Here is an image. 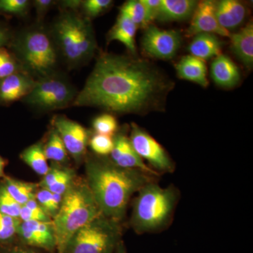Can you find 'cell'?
<instances>
[{
    "label": "cell",
    "mask_w": 253,
    "mask_h": 253,
    "mask_svg": "<svg viewBox=\"0 0 253 253\" xmlns=\"http://www.w3.org/2000/svg\"><path fill=\"white\" fill-rule=\"evenodd\" d=\"M174 83L156 66L132 56L101 53L73 103L117 114L165 110Z\"/></svg>",
    "instance_id": "cell-1"
},
{
    "label": "cell",
    "mask_w": 253,
    "mask_h": 253,
    "mask_svg": "<svg viewBox=\"0 0 253 253\" xmlns=\"http://www.w3.org/2000/svg\"><path fill=\"white\" fill-rule=\"evenodd\" d=\"M86 174V184L103 215L116 221L124 215L131 195L148 182L145 173L101 158L87 160Z\"/></svg>",
    "instance_id": "cell-2"
},
{
    "label": "cell",
    "mask_w": 253,
    "mask_h": 253,
    "mask_svg": "<svg viewBox=\"0 0 253 253\" xmlns=\"http://www.w3.org/2000/svg\"><path fill=\"white\" fill-rule=\"evenodd\" d=\"M215 1L205 0L198 3L192 15L190 26L186 31V36H195L200 33H210L229 37L230 33L221 28L218 23L214 11Z\"/></svg>",
    "instance_id": "cell-12"
},
{
    "label": "cell",
    "mask_w": 253,
    "mask_h": 253,
    "mask_svg": "<svg viewBox=\"0 0 253 253\" xmlns=\"http://www.w3.org/2000/svg\"><path fill=\"white\" fill-rule=\"evenodd\" d=\"M83 1L81 0H63L59 1L61 9L66 11H78L81 9Z\"/></svg>",
    "instance_id": "cell-40"
},
{
    "label": "cell",
    "mask_w": 253,
    "mask_h": 253,
    "mask_svg": "<svg viewBox=\"0 0 253 253\" xmlns=\"http://www.w3.org/2000/svg\"><path fill=\"white\" fill-rule=\"evenodd\" d=\"M21 158L23 162L40 175L44 176L49 172V166L42 141L36 143L23 150L21 154Z\"/></svg>",
    "instance_id": "cell-24"
},
{
    "label": "cell",
    "mask_w": 253,
    "mask_h": 253,
    "mask_svg": "<svg viewBox=\"0 0 253 253\" xmlns=\"http://www.w3.org/2000/svg\"><path fill=\"white\" fill-rule=\"evenodd\" d=\"M9 49L36 81L56 73L59 54L49 31L41 24L14 33Z\"/></svg>",
    "instance_id": "cell-5"
},
{
    "label": "cell",
    "mask_w": 253,
    "mask_h": 253,
    "mask_svg": "<svg viewBox=\"0 0 253 253\" xmlns=\"http://www.w3.org/2000/svg\"><path fill=\"white\" fill-rule=\"evenodd\" d=\"M211 76L214 83L221 87H234L239 84L241 73L238 66L230 58L220 54L211 66Z\"/></svg>",
    "instance_id": "cell-17"
},
{
    "label": "cell",
    "mask_w": 253,
    "mask_h": 253,
    "mask_svg": "<svg viewBox=\"0 0 253 253\" xmlns=\"http://www.w3.org/2000/svg\"><path fill=\"white\" fill-rule=\"evenodd\" d=\"M8 253H36L34 252V251H32V250L28 249H23V248H21V249H16L13 250V251H10V252Z\"/></svg>",
    "instance_id": "cell-41"
},
{
    "label": "cell",
    "mask_w": 253,
    "mask_h": 253,
    "mask_svg": "<svg viewBox=\"0 0 253 253\" xmlns=\"http://www.w3.org/2000/svg\"><path fill=\"white\" fill-rule=\"evenodd\" d=\"M53 127L59 133L68 154L80 162L86 154L89 133L80 123L59 115L51 120Z\"/></svg>",
    "instance_id": "cell-11"
},
{
    "label": "cell",
    "mask_w": 253,
    "mask_h": 253,
    "mask_svg": "<svg viewBox=\"0 0 253 253\" xmlns=\"http://www.w3.org/2000/svg\"><path fill=\"white\" fill-rule=\"evenodd\" d=\"M116 223L103 214L96 218L76 233L64 253H112L119 235Z\"/></svg>",
    "instance_id": "cell-7"
},
{
    "label": "cell",
    "mask_w": 253,
    "mask_h": 253,
    "mask_svg": "<svg viewBox=\"0 0 253 253\" xmlns=\"http://www.w3.org/2000/svg\"><path fill=\"white\" fill-rule=\"evenodd\" d=\"M75 179L74 172L71 169L54 166L49 168V172L44 176L38 186L53 194L63 196Z\"/></svg>",
    "instance_id": "cell-20"
},
{
    "label": "cell",
    "mask_w": 253,
    "mask_h": 253,
    "mask_svg": "<svg viewBox=\"0 0 253 253\" xmlns=\"http://www.w3.org/2000/svg\"><path fill=\"white\" fill-rule=\"evenodd\" d=\"M21 220L0 213V241H6L17 234Z\"/></svg>",
    "instance_id": "cell-35"
},
{
    "label": "cell",
    "mask_w": 253,
    "mask_h": 253,
    "mask_svg": "<svg viewBox=\"0 0 253 253\" xmlns=\"http://www.w3.org/2000/svg\"><path fill=\"white\" fill-rule=\"evenodd\" d=\"M2 184L11 197L21 206L26 204L31 200L36 199L39 187L33 183L16 180L9 177L6 178Z\"/></svg>",
    "instance_id": "cell-25"
},
{
    "label": "cell",
    "mask_w": 253,
    "mask_h": 253,
    "mask_svg": "<svg viewBox=\"0 0 253 253\" xmlns=\"http://www.w3.org/2000/svg\"><path fill=\"white\" fill-rule=\"evenodd\" d=\"M102 214L86 181L75 179L52 219L58 253H64L76 233Z\"/></svg>",
    "instance_id": "cell-4"
},
{
    "label": "cell",
    "mask_w": 253,
    "mask_h": 253,
    "mask_svg": "<svg viewBox=\"0 0 253 253\" xmlns=\"http://www.w3.org/2000/svg\"><path fill=\"white\" fill-rule=\"evenodd\" d=\"M56 4V1L53 0H36L33 1V6L36 9L37 17L38 21L41 23L45 15L49 12L54 5Z\"/></svg>",
    "instance_id": "cell-38"
},
{
    "label": "cell",
    "mask_w": 253,
    "mask_h": 253,
    "mask_svg": "<svg viewBox=\"0 0 253 253\" xmlns=\"http://www.w3.org/2000/svg\"><path fill=\"white\" fill-rule=\"evenodd\" d=\"M181 42L180 33L174 30H161L154 26L146 28L142 40V49L151 57L169 60L174 57Z\"/></svg>",
    "instance_id": "cell-10"
},
{
    "label": "cell",
    "mask_w": 253,
    "mask_h": 253,
    "mask_svg": "<svg viewBox=\"0 0 253 253\" xmlns=\"http://www.w3.org/2000/svg\"><path fill=\"white\" fill-rule=\"evenodd\" d=\"M176 196L171 189H163L147 184L139 191L134 204L131 223L139 232L155 230L161 227L170 216Z\"/></svg>",
    "instance_id": "cell-6"
},
{
    "label": "cell",
    "mask_w": 253,
    "mask_h": 253,
    "mask_svg": "<svg viewBox=\"0 0 253 253\" xmlns=\"http://www.w3.org/2000/svg\"><path fill=\"white\" fill-rule=\"evenodd\" d=\"M14 35L9 26L4 21H0V48H9Z\"/></svg>",
    "instance_id": "cell-39"
},
{
    "label": "cell",
    "mask_w": 253,
    "mask_h": 253,
    "mask_svg": "<svg viewBox=\"0 0 253 253\" xmlns=\"http://www.w3.org/2000/svg\"><path fill=\"white\" fill-rule=\"evenodd\" d=\"M77 94L74 86L56 73L37 80L31 93L22 101L40 111H52L72 106Z\"/></svg>",
    "instance_id": "cell-8"
},
{
    "label": "cell",
    "mask_w": 253,
    "mask_h": 253,
    "mask_svg": "<svg viewBox=\"0 0 253 253\" xmlns=\"http://www.w3.org/2000/svg\"><path fill=\"white\" fill-rule=\"evenodd\" d=\"M111 0H85L82 3L81 9L83 16L90 20L104 14L112 6Z\"/></svg>",
    "instance_id": "cell-32"
},
{
    "label": "cell",
    "mask_w": 253,
    "mask_h": 253,
    "mask_svg": "<svg viewBox=\"0 0 253 253\" xmlns=\"http://www.w3.org/2000/svg\"><path fill=\"white\" fill-rule=\"evenodd\" d=\"M114 146L111 153L112 162L118 167L136 169L146 174L158 175V173L146 166L131 146L129 138L119 133L113 139Z\"/></svg>",
    "instance_id": "cell-15"
},
{
    "label": "cell",
    "mask_w": 253,
    "mask_h": 253,
    "mask_svg": "<svg viewBox=\"0 0 253 253\" xmlns=\"http://www.w3.org/2000/svg\"><path fill=\"white\" fill-rule=\"evenodd\" d=\"M17 234L25 244L46 251H54L56 249L52 221H21Z\"/></svg>",
    "instance_id": "cell-13"
},
{
    "label": "cell",
    "mask_w": 253,
    "mask_h": 253,
    "mask_svg": "<svg viewBox=\"0 0 253 253\" xmlns=\"http://www.w3.org/2000/svg\"><path fill=\"white\" fill-rule=\"evenodd\" d=\"M31 4L28 0H0V14L25 17L29 12Z\"/></svg>",
    "instance_id": "cell-30"
},
{
    "label": "cell",
    "mask_w": 253,
    "mask_h": 253,
    "mask_svg": "<svg viewBox=\"0 0 253 253\" xmlns=\"http://www.w3.org/2000/svg\"><path fill=\"white\" fill-rule=\"evenodd\" d=\"M89 144L95 154L99 156L111 154L114 146L112 136L96 134L89 139Z\"/></svg>",
    "instance_id": "cell-36"
},
{
    "label": "cell",
    "mask_w": 253,
    "mask_h": 253,
    "mask_svg": "<svg viewBox=\"0 0 253 253\" xmlns=\"http://www.w3.org/2000/svg\"><path fill=\"white\" fill-rule=\"evenodd\" d=\"M116 253H126L122 244L118 245V249L117 251H116Z\"/></svg>",
    "instance_id": "cell-43"
},
{
    "label": "cell",
    "mask_w": 253,
    "mask_h": 253,
    "mask_svg": "<svg viewBox=\"0 0 253 253\" xmlns=\"http://www.w3.org/2000/svg\"><path fill=\"white\" fill-rule=\"evenodd\" d=\"M63 196L53 194L48 190L38 189L36 199L50 217L54 218L59 211Z\"/></svg>",
    "instance_id": "cell-27"
},
{
    "label": "cell",
    "mask_w": 253,
    "mask_h": 253,
    "mask_svg": "<svg viewBox=\"0 0 253 253\" xmlns=\"http://www.w3.org/2000/svg\"><path fill=\"white\" fill-rule=\"evenodd\" d=\"M145 11V26L148 27L157 19L161 7V0H140Z\"/></svg>",
    "instance_id": "cell-37"
},
{
    "label": "cell",
    "mask_w": 253,
    "mask_h": 253,
    "mask_svg": "<svg viewBox=\"0 0 253 253\" xmlns=\"http://www.w3.org/2000/svg\"><path fill=\"white\" fill-rule=\"evenodd\" d=\"M5 166V161L0 156V176L3 175L4 173V168Z\"/></svg>",
    "instance_id": "cell-42"
},
{
    "label": "cell",
    "mask_w": 253,
    "mask_h": 253,
    "mask_svg": "<svg viewBox=\"0 0 253 253\" xmlns=\"http://www.w3.org/2000/svg\"><path fill=\"white\" fill-rule=\"evenodd\" d=\"M36 80L25 71H19L0 79V106L22 100L31 93Z\"/></svg>",
    "instance_id": "cell-14"
},
{
    "label": "cell",
    "mask_w": 253,
    "mask_h": 253,
    "mask_svg": "<svg viewBox=\"0 0 253 253\" xmlns=\"http://www.w3.org/2000/svg\"><path fill=\"white\" fill-rule=\"evenodd\" d=\"M176 73L181 79L186 80L197 83L199 85L206 87L209 84L207 78V67L203 60L187 55L181 58L176 63Z\"/></svg>",
    "instance_id": "cell-19"
},
{
    "label": "cell",
    "mask_w": 253,
    "mask_h": 253,
    "mask_svg": "<svg viewBox=\"0 0 253 253\" xmlns=\"http://www.w3.org/2000/svg\"><path fill=\"white\" fill-rule=\"evenodd\" d=\"M22 71L23 68L14 53L9 48H0V79Z\"/></svg>",
    "instance_id": "cell-29"
},
{
    "label": "cell",
    "mask_w": 253,
    "mask_h": 253,
    "mask_svg": "<svg viewBox=\"0 0 253 253\" xmlns=\"http://www.w3.org/2000/svg\"><path fill=\"white\" fill-rule=\"evenodd\" d=\"M19 219L21 221H51V218L46 214L36 199L31 200L21 206Z\"/></svg>",
    "instance_id": "cell-28"
},
{
    "label": "cell",
    "mask_w": 253,
    "mask_h": 253,
    "mask_svg": "<svg viewBox=\"0 0 253 253\" xmlns=\"http://www.w3.org/2000/svg\"><path fill=\"white\" fill-rule=\"evenodd\" d=\"M214 11L218 23L227 31L239 26L247 15L246 6L236 0L215 1Z\"/></svg>",
    "instance_id": "cell-16"
},
{
    "label": "cell",
    "mask_w": 253,
    "mask_h": 253,
    "mask_svg": "<svg viewBox=\"0 0 253 253\" xmlns=\"http://www.w3.org/2000/svg\"><path fill=\"white\" fill-rule=\"evenodd\" d=\"M231 47L244 66L249 69L253 64V25L249 22L238 33L230 34Z\"/></svg>",
    "instance_id": "cell-18"
},
{
    "label": "cell",
    "mask_w": 253,
    "mask_h": 253,
    "mask_svg": "<svg viewBox=\"0 0 253 253\" xmlns=\"http://www.w3.org/2000/svg\"><path fill=\"white\" fill-rule=\"evenodd\" d=\"M44 149L47 160L57 163H63L67 161V151L59 133L53 126L44 144Z\"/></svg>",
    "instance_id": "cell-26"
},
{
    "label": "cell",
    "mask_w": 253,
    "mask_h": 253,
    "mask_svg": "<svg viewBox=\"0 0 253 253\" xmlns=\"http://www.w3.org/2000/svg\"><path fill=\"white\" fill-rule=\"evenodd\" d=\"M198 2L193 0H161L157 19L161 21H184L192 16Z\"/></svg>",
    "instance_id": "cell-22"
},
{
    "label": "cell",
    "mask_w": 253,
    "mask_h": 253,
    "mask_svg": "<svg viewBox=\"0 0 253 253\" xmlns=\"http://www.w3.org/2000/svg\"><path fill=\"white\" fill-rule=\"evenodd\" d=\"M92 126L96 134L112 136L117 130L118 122L113 115L104 113L94 118Z\"/></svg>",
    "instance_id": "cell-33"
},
{
    "label": "cell",
    "mask_w": 253,
    "mask_h": 253,
    "mask_svg": "<svg viewBox=\"0 0 253 253\" xmlns=\"http://www.w3.org/2000/svg\"><path fill=\"white\" fill-rule=\"evenodd\" d=\"M59 56L76 68L93 57L97 48L90 20L79 11L62 10L49 30Z\"/></svg>",
    "instance_id": "cell-3"
},
{
    "label": "cell",
    "mask_w": 253,
    "mask_h": 253,
    "mask_svg": "<svg viewBox=\"0 0 253 253\" xmlns=\"http://www.w3.org/2000/svg\"><path fill=\"white\" fill-rule=\"evenodd\" d=\"M131 146L141 159L146 160L153 167L164 172H172V161L162 146L137 125L131 124Z\"/></svg>",
    "instance_id": "cell-9"
},
{
    "label": "cell",
    "mask_w": 253,
    "mask_h": 253,
    "mask_svg": "<svg viewBox=\"0 0 253 253\" xmlns=\"http://www.w3.org/2000/svg\"><path fill=\"white\" fill-rule=\"evenodd\" d=\"M222 42L215 35L200 33L194 36L189 46L191 56L206 61L221 54Z\"/></svg>",
    "instance_id": "cell-23"
},
{
    "label": "cell",
    "mask_w": 253,
    "mask_h": 253,
    "mask_svg": "<svg viewBox=\"0 0 253 253\" xmlns=\"http://www.w3.org/2000/svg\"><path fill=\"white\" fill-rule=\"evenodd\" d=\"M120 12L126 15L136 25V27L145 26V11L141 1L129 0L123 5Z\"/></svg>",
    "instance_id": "cell-31"
},
{
    "label": "cell",
    "mask_w": 253,
    "mask_h": 253,
    "mask_svg": "<svg viewBox=\"0 0 253 253\" xmlns=\"http://www.w3.org/2000/svg\"><path fill=\"white\" fill-rule=\"evenodd\" d=\"M137 27L126 15L120 12L116 23L107 35V42L113 41H119L126 46V49L135 56V35Z\"/></svg>",
    "instance_id": "cell-21"
},
{
    "label": "cell",
    "mask_w": 253,
    "mask_h": 253,
    "mask_svg": "<svg viewBox=\"0 0 253 253\" xmlns=\"http://www.w3.org/2000/svg\"><path fill=\"white\" fill-rule=\"evenodd\" d=\"M21 206L6 191L4 184H0V213L11 216V217L19 218L20 211Z\"/></svg>",
    "instance_id": "cell-34"
}]
</instances>
